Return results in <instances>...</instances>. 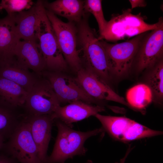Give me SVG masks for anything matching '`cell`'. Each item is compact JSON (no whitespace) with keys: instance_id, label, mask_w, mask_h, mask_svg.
I'll return each mask as SVG.
<instances>
[{"instance_id":"6da1fadb","label":"cell","mask_w":163,"mask_h":163,"mask_svg":"<svg viewBox=\"0 0 163 163\" xmlns=\"http://www.w3.org/2000/svg\"><path fill=\"white\" fill-rule=\"evenodd\" d=\"M58 133L51 155L46 163H65L66 160L76 155H84L87 151L84 146L89 138L102 132V128L87 132L73 129L59 120L56 122Z\"/></svg>"},{"instance_id":"7a4b0ae2","label":"cell","mask_w":163,"mask_h":163,"mask_svg":"<svg viewBox=\"0 0 163 163\" xmlns=\"http://www.w3.org/2000/svg\"><path fill=\"white\" fill-rule=\"evenodd\" d=\"M80 23L77 30V40L81 48L79 51L82 52L86 68L109 85L113 78L105 50L87 21L83 19Z\"/></svg>"},{"instance_id":"3957f363","label":"cell","mask_w":163,"mask_h":163,"mask_svg":"<svg viewBox=\"0 0 163 163\" xmlns=\"http://www.w3.org/2000/svg\"><path fill=\"white\" fill-rule=\"evenodd\" d=\"M129 8L123 11L121 14L112 16L107 22L104 31L98 37L99 40L110 41L129 39L157 28L160 23L158 21L153 24L146 22L145 18L141 13L132 14Z\"/></svg>"},{"instance_id":"277c9868","label":"cell","mask_w":163,"mask_h":163,"mask_svg":"<svg viewBox=\"0 0 163 163\" xmlns=\"http://www.w3.org/2000/svg\"><path fill=\"white\" fill-rule=\"evenodd\" d=\"M39 15L37 37L45 62L46 69L50 71L61 72L66 69L67 64L59 48L42 0L40 3Z\"/></svg>"},{"instance_id":"5b68a950","label":"cell","mask_w":163,"mask_h":163,"mask_svg":"<svg viewBox=\"0 0 163 163\" xmlns=\"http://www.w3.org/2000/svg\"><path fill=\"white\" fill-rule=\"evenodd\" d=\"M146 32L119 43L112 44L100 40L112 77L121 78L128 74L133 66L140 42Z\"/></svg>"},{"instance_id":"8992f818","label":"cell","mask_w":163,"mask_h":163,"mask_svg":"<svg viewBox=\"0 0 163 163\" xmlns=\"http://www.w3.org/2000/svg\"><path fill=\"white\" fill-rule=\"evenodd\" d=\"M60 50L67 64L77 72L82 67V59L77 49V30L73 23L65 22L46 9Z\"/></svg>"},{"instance_id":"52a82bcc","label":"cell","mask_w":163,"mask_h":163,"mask_svg":"<svg viewBox=\"0 0 163 163\" xmlns=\"http://www.w3.org/2000/svg\"><path fill=\"white\" fill-rule=\"evenodd\" d=\"M5 145L12 157L20 163H41L29 124L25 119L19 123Z\"/></svg>"},{"instance_id":"ba28073f","label":"cell","mask_w":163,"mask_h":163,"mask_svg":"<svg viewBox=\"0 0 163 163\" xmlns=\"http://www.w3.org/2000/svg\"><path fill=\"white\" fill-rule=\"evenodd\" d=\"M158 27L142 38L134 62L138 72L148 70L163 59V19L159 18Z\"/></svg>"},{"instance_id":"9c48e42d","label":"cell","mask_w":163,"mask_h":163,"mask_svg":"<svg viewBox=\"0 0 163 163\" xmlns=\"http://www.w3.org/2000/svg\"><path fill=\"white\" fill-rule=\"evenodd\" d=\"M29 115H51L60 106L48 81L39 78L27 92L24 104Z\"/></svg>"},{"instance_id":"30bf717a","label":"cell","mask_w":163,"mask_h":163,"mask_svg":"<svg viewBox=\"0 0 163 163\" xmlns=\"http://www.w3.org/2000/svg\"><path fill=\"white\" fill-rule=\"evenodd\" d=\"M46 78L58 99L61 102L81 101L89 104L96 103L97 100L88 95L76 78L60 72L43 71L41 73Z\"/></svg>"},{"instance_id":"8fae6325","label":"cell","mask_w":163,"mask_h":163,"mask_svg":"<svg viewBox=\"0 0 163 163\" xmlns=\"http://www.w3.org/2000/svg\"><path fill=\"white\" fill-rule=\"evenodd\" d=\"M76 73V79L85 92L97 101H112L129 106L123 97L90 69L82 68Z\"/></svg>"},{"instance_id":"7c38bea8","label":"cell","mask_w":163,"mask_h":163,"mask_svg":"<svg viewBox=\"0 0 163 163\" xmlns=\"http://www.w3.org/2000/svg\"><path fill=\"white\" fill-rule=\"evenodd\" d=\"M25 119L29 124L32 137L38 150L40 160L41 163H46L54 120L51 115H28Z\"/></svg>"},{"instance_id":"4fadbf2b","label":"cell","mask_w":163,"mask_h":163,"mask_svg":"<svg viewBox=\"0 0 163 163\" xmlns=\"http://www.w3.org/2000/svg\"><path fill=\"white\" fill-rule=\"evenodd\" d=\"M101 105H93L81 101H75L66 106L58 107L51 116L72 128V123L82 120L104 111Z\"/></svg>"},{"instance_id":"5bb4252c","label":"cell","mask_w":163,"mask_h":163,"mask_svg":"<svg viewBox=\"0 0 163 163\" xmlns=\"http://www.w3.org/2000/svg\"><path fill=\"white\" fill-rule=\"evenodd\" d=\"M13 55L20 64L38 76L46 69L45 62L37 42L20 40L14 48Z\"/></svg>"},{"instance_id":"9a60e30c","label":"cell","mask_w":163,"mask_h":163,"mask_svg":"<svg viewBox=\"0 0 163 163\" xmlns=\"http://www.w3.org/2000/svg\"><path fill=\"white\" fill-rule=\"evenodd\" d=\"M40 0L30 9L12 16L16 31L20 40L37 42V32L40 21Z\"/></svg>"},{"instance_id":"2e32d148","label":"cell","mask_w":163,"mask_h":163,"mask_svg":"<svg viewBox=\"0 0 163 163\" xmlns=\"http://www.w3.org/2000/svg\"><path fill=\"white\" fill-rule=\"evenodd\" d=\"M20 64L14 56L7 61L0 62V77L19 85L27 92L32 88L39 78Z\"/></svg>"},{"instance_id":"e0dca14e","label":"cell","mask_w":163,"mask_h":163,"mask_svg":"<svg viewBox=\"0 0 163 163\" xmlns=\"http://www.w3.org/2000/svg\"><path fill=\"white\" fill-rule=\"evenodd\" d=\"M20 40L13 17L7 15L0 19V62L14 56V49Z\"/></svg>"},{"instance_id":"ac0fdd59","label":"cell","mask_w":163,"mask_h":163,"mask_svg":"<svg viewBox=\"0 0 163 163\" xmlns=\"http://www.w3.org/2000/svg\"><path fill=\"white\" fill-rule=\"evenodd\" d=\"M43 4L46 10L69 22H80L84 14V1L82 0H56L50 3L43 1Z\"/></svg>"},{"instance_id":"d6986e66","label":"cell","mask_w":163,"mask_h":163,"mask_svg":"<svg viewBox=\"0 0 163 163\" xmlns=\"http://www.w3.org/2000/svg\"><path fill=\"white\" fill-rule=\"evenodd\" d=\"M27 92L15 82L0 77V100L14 108L24 104Z\"/></svg>"},{"instance_id":"ffe728a7","label":"cell","mask_w":163,"mask_h":163,"mask_svg":"<svg viewBox=\"0 0 163 163\" xmlns=\"http://www.w3.org/2000/svg\"><path fill=\"white\" fill-rule=\"evenodd\" d=\"M129 106L138 110L145 109L153 101L151 90L145 84H139L129 89L126 94Z\"/></svg>"},{"instance_id":"44dd1931","label":"cell","mask_w":163,"mask_h":163,"mask_svg":"<svg viewBox=\"0 0 163 163\" xmlns=\"http://www.w3.org/2000/svg\"><path fill=\"white\" fill-rule=\"evenodd\" d=\"M145 84L152 90L153 101L161 103L163 98V59L161 60L148 69Z\"/></svg>"},{"instance_id":"7402d4cb","label":"cell","mask_w":163,"mask_h":163,"mask_svg":"<svg viewBox=\"0 0 163 163\" xmlns=\"http://www.w3.org/2000/svg\"><path fill=\"white\" fill-rule=\"evenodd\" d=\"M13 108L0 100V136L4 139L10 137L20 123Z\"/></svg>"},{"instance_id":"603a6c76","label":"cell","mask_w":163,"mask_h":163,"mask_svg":"<svg viewBox=\"0 0 163 163\" xmlns=\"http://www.w3.org/2000/svg\"><path fill=\"white\" fill-rule=\"evenodd\" d=\"M84 10L92 14L97 23L100 35L105 30L108 21L104 17L102 5V0H86L84 1Z\"/></svg>"},{"instance_id":"cb8c5ba5","label":"cell","mask_w":163,"mask_h":163,"mask_svg":"<svg viewBox=\"0 0 163 163\" xmlns=\"http://www.w3.org/2000/svg\"><path fill=\"white\" fill-rule=\"evenodd\" d=\"M34 4L31 0H2L0 2V11L5 10L7 15L12 16L30 9Z\"/></svg>"},{"instance_id":"d4e9b609","label":"cell","mask_w":163,"mask_h":163,"mask_svg":"<svg viewBox=\"0 0 163 163\" xmlns=\"http://www.w3.org/2000/svg\"><path fill=\"white\" fill-rule=\"evenodd\" d=\"M129 2L131 5V9L137 7H145L147 5V3L144 0H129Z\"/></svg>"},{"instance_id":"484cf974","label":"cell","mask_w":163,"mask_h":163,"mask_svg":"<svg viewBox=\"0 0 163 163\" xmlns=\"http://www.w3.org/2000/svg\"><path fill=\"white\" fill-rule=\"evenodd\" d=\"M0 163H14L13 159L4 155H1Z\"/></svg>"},{"instance_id":"4316f807","label":"cell","mask_w":163,"mask_h":163,"mask_svg":"<svg viewBox=\"0 0 163 163\" xmlns=\"http://www.w3.org/2000/svg\"><path fill=\"white\" fill-rule=\"evenodd\" d=\"M4 139L2 137L0 136V151L3 147L4 146ZM1 155L0 154V156H1Z\"/></svg>"},{"instance_id":"83f0119b","label":"cell","mask_w":163,"mask_h":163,"mask_svg":"<svg viewBox=\"0 0 163 163\" xmlns=\"http://www.w3.org/2000/svg\"><path fill=\"white\" fill-rule=\"evenodd\" d=\"M128 155V154L127 153H126V155H125L124 157L120 160V161L119 162H116L115 163H124L125 161L126 160V159Z\"/></svg>"},{"instance_id":"f1b7e54d","label":"cell","mask_w":163,"mask_h":163,"mask_svg":"<svg viewBox=\"0 0 163 163\" xmlns=\"http://www.w3.org/2000/svg\"><path fill=\"white\" fill-rule=\"evenodd\" d=\"M85 163H93V162L91 160H88L86 161Z\"/></svg>"}]
</instances>
